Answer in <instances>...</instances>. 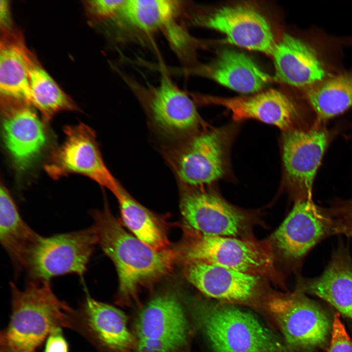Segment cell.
<instances>
[{
    "instance_id": "28",
    "label": "cell",
    "mask_w": 352,
    "mask_h": 352,
    "mask_svg": "<svg viewBox=\"0 0 352 352\" xmlns=\"http://www.w3.org/2000/svg\"><path fill=\"white\" fill-rule=\"evenodd\" d=\"M330 211L334 221L336 234L352 237V199L340 201Z\"/></svg>"
},
{
    "instance_id": "1",
    "label": "cell",
    "mask_w": 352,
    "mask_h": 352,
    "mask_svg": "<svg viewBox=\"0 0 352 352\" xmlns=\"http://www.w3.org/2000/svg\"><path fill=\"white\" fill-rule=\"evenodd\" d=\"M98 244L114 263L118 277L117 302L129 305L139 289L168 274L178 253L167 249H154L122 226L106 205L90 212Z\"/></svg>"
},
{
    "instance_id": "6",
    "label": "cell",
    "mask_w": 352,
    "mask_h": 352,
    "mask_svg": "<svg viewBox=\"0 0 352 352\" xmlns=\"http://www.w3.org/2000/svg\"><path fill=\"white\" fill-rule=\"evenodd\" d=\"M193 232L184 250L187 262L204 261L237 271L268 277L281 285L283 283L275 268L274 254L269 243Z\"/></svg>"
},
{
    "instance_id": "7",
    "label": "cell",
    "mask_w": 352,
    "mask_h": 352,
    "mask_svg": "<svg viewBox=\"0 0 352 352\" xmlns=\"http://www.w3.org/2000/svg\"><path fill=\"white\" fill-rule=\"evenodd\" d=\"M65 139L45 166L54 179L71 174L87 176L115 195L122 187L106 166L94 131L81 123L64 129Z\"/></svg>"
},
{
    "instance_id": "27",
    "label": "cell",
    "mask_w": 352,
    "mask_h": 352,
    "mask_svg": "<svg viewBox=\"0 0 352 352\" xmlns=\"http://www.w3.org/2000/svg\"><path fill=\"white\" fill-rule=\"evenodd\" d=\"M306 98L318 121L343 113L352 107V73L340 74L313 85Z\"/></svg>"
},
{
    "instance_id": "16",
    "label": "cell",
    "mask_w": 352,
    "mask_h": 352,
    "mask_svg": "<svg viewBox=\"0 0 352 352\" xmlns=\"http://www.w3.org/2000/svg\"><path fill=\"white\" fill-rule=\"evenodd\" d=\"M170 159L184 184L198 186L210 183L224 172L222 137L216 131L197 135L173 152Z\"/></svg>"
},
{
    "instance_id": "11",
    "label": "cell",
    "mask_w": 352,
    "mask_h": 352,
    "mask_svg": "<svg viewBox=\"0 0 352 352\" xmlns=\"http://www.w3.org/2000/svg\"><path fill=\"white\" fill-rule=\"evenodd\" d=\"M70 329L101 352H135V337L128 327L125 314L89 296L73 309Z\"/></svg>"
},
{
    "instance_id": "32",
    "label": "cell",
    "mask_w": 352,
    "mask_h": 352,
    "mask_svg": "<svg viewBox=\"0 0 352 352\" xmlns=\"http://www.w3.org/2000/svg\"><path fill=\"white\" fill-rule=\"evenodd\" d=\"M0 23L1 30L12 28L10 6L7 0L0 1Z\"/></svg>"
},
{
    "instance_id": "18",
    "label": "cell",
    "mask_w": 352,
    "mask_h": 352,
    "mask_svg": "<svg viewBox=\"0 0 352 352\" xmlns=\"http://www.w3.org/2000/svg\"><path fill=\"white\" fill-rule=\"evenodd\" d=\"M198 98L204 103L225 108L235 120L256 119L286 132L293 129V124L299 117L293 101L274 89L250 96L224 98L205 95Z\"/></svg>"
},
{
    "instance_id": "12",
    "label": "cell",
    "mask_w": 352,
    "mask_h": 352,
    "mask_svg": "<svg viewBox=\"0 0 352 352\" xmlns=\"http://www.w3.org/2000/svg\"><path fill=\"white\" fill-rule=\"evenodd\" d=\"M193 23L223 34L225 42L272 55L275 43L265 18L250 6L237 5L216 9L194 17Z\"/></svg>"
},
{
    "instance_id": "5",
    "label": "cell",
    "mask_w": 352,
    "mask_h": 352,
    "mask_svg": "<svg viewBox=\"0 0 352 352\" xmlns=\"http://www.w3.org/2000/svg\"><path fill=\"white\" fill-rule=\"evenodd\" d=\"M96 244L92 225L50 237L41 236L26 257L23 271L28 281L49 282L54 277L68 274L82 277Z\"/></svg>"
},
{
    "instance_id": "14",
    "label": "cell",
    "mask_w": 352,
    "mask_h": 352,
    "mask_svg": "<svg viewBox=\"0 0 352 352\" xmlns=\"http://www.w3.org/2000/svg\"><path fill=\"white\" fill-rule=\"evenodd\" d=\"M130 83L143 101L154 123L162 132L182 135L197 127L199 117L193 101L166 72H161L156 86L144 87Z\"/></svg>"
},
{
    "instance_id": "31",
    "label": "cell",
    "mask_w": 352,
    "mask_h": 352,
    "mask_svg": "<svg viewBox=\"0 0 352 352\" xmlns=\"http://www.w3.org/2000/svg\"><path fill=\"white\" fill-rule=\"evenodd\" d=\"M67 343L61 328L54 330L47 337L45 344L44 352H68Z\"/></svg>"
},
{
    "instance_id": "20",
    "label": "cell",
    "mask_w": 352,
    "mask_h": 352,
    "mask_svg": "<svg viewBox=\"0 0 352 352\" xmlns=\"http://www.w3.org/2000/svg\"><path fill=\"white\" fill-rule=\"evenodd\" d=\"M298 289L318 296L352 320V260L346 248L339 246L323 273L301 280Z\"/></svg>"
},
{
    "instance_id": "19",
    "label": "cell",
    "mask_w": 352,
    "mask_h": 352,
    "mask_svg": "<svg viewBox=\"0 0 352 352\" xmlns=\"http://www.w3.org/2000/svg\"><path fill=\"white\" fill-rule=\"evenodd\" d=\"M275 79L294 87L314 85L324 80L327 73L316 51L309 45L287 34L275 44Z\"/></svg>"
},
{
    "instance_id": "15",
    "label": "cell",
    "mask_w": 352,
    "mask_h": 352,
    "mask_svg": "<svg viewBox=\"0 0 352 352\" xmlns=\"http://www.w3.org/2000/svg\"><path fill=\"white\" fill-rule=\"evenodd\" d=\"M330 139L329 132L321 125L286 132L283 142L285 174L299 191L298 198H311L314 177Z\"/></svg>"
},
{
    "instance_id": "13",
    "label": "cell",
    "mask_w": 352,
    "mask_h": 352,
    "mask_svg": "<svg viewBox=\"0 0 352 352\" xmlns=\"http://www.w3.org/2000/svg\"><path fill=\"white\" fill-rule=\"evenodd\" d=\"M337 234L330 210L316 205L311 198H298L288 216L274 234L285 257L301 260L321 240Z\"/></svg>"
},
{
    "instance_id": "22",
    "label": "cell",
    "mask_w": 352,
    "mask_h": 352,
    "mask_svg": "<svg viewBox=\"0 0 352 352\" xmlns=\"http://www.w3.org/2000/svg\"><path fill=\"white\" fill-rule=\"evenodd\" d=\"M30 52L20 31L13 28L1 31L0 98L23 101L30 104L28 65Z\"/></svg>"
},
{
    "instance_id": "24",
    "label": "cell",
    "mask_w": 352,
    "mask_h": 352,
    "mask_svg": "<svg viewBox=\"0 0 352 352\" xmlns=\"http://www.w3.org/2000/svg\"><path fill=\"white\" fill-rule=\"evenodd\" d=\"M183 1L171 0H125L118 16L142 33L164 31L184 10Z\"/></svg>"
},
{
    "instance_id": "9",
    "label": "cell",
    "mask_w": 352,
    "mask_h": 352,
    "mask_svg": "<svg viewBox=\"0 0 352 352\" xmlns=\"http://www.w3.org/2000/svg\"><path fill=\"white\" fill-rule=\"evenodd\" d=\"M2 135L16 167L26 171L35 163L47 145L44 121L26 102L0 98Z\"/></svg>"
},
{
    "instance_id": "8",
    "label": "cell",
    "mask_w": 352,
    "mask_h": 352,
    "mask_svg": "<svg viewBox=\"0 0 352 352\" xmlns=\"http://www.w3.org/2000/svg\"><path fill=\"white\" fill-rule=\"evenodd\" d=\"M189 328L177 297L165 293L151 300L135 324V352H176L188 339Z\"/></svg>"
},
{
    "instance_id": "3",
    "label": "cell",
    "mask_w": 352,
    "mask_h": 352,
    "mask_svg": "<svg viewBox=\"0 0 352 352\" xmlns=\"http://www.w3.org/2000/svg\"><path fill=\"white\" fill-rule=\"evenodd\" d=\"M260 312L272 322L289 348L297 352L323 346L331 331L332 322L328 314L298 289L265 294Z\"/></svg>"
},
{
    "instance_id": "17",
    "label": "cell",
    "mask_w": 352,
    "mask_h": 352,
    "mask_svg": "<svg viewBox=\"0 0 352 352\" xmlns=\"http://www.w3.org/2000/svg\"><path fill=\"white\" fill-rule=\"evenodd\" d=\"M180 208L189 228L204 235L235 237L239 235L245 227L243 215L212 194L183 193Z\"/></svg>"
},
{
    "instance_id": "26",
    "label": "cell",
    "mask_w": 352,
    "mask_h": 352,
    "mask_svg": "<svg viewBox=\"0 0 352 352\" xmlns=\"http://www.w3.org/2000/svg\"><path fill=\"white\" fill-rule=\"evenodd\" d=\"M114 196L123 220L134 235L156 250L168 249L167 235L159 219L121 187Z\"/></svg>"
},
{
    "instance_id": "2",
    "label": "cell",
    "mask_w": 352,
    "mask_h": 352,
    "mask_svg": "<svg viewBox=\"0 0 352 352\" xmlns=\"http://www.w3.org/2000/svg\"><path fill=\"white\" fill-rule=\"evenodd\" d=\"M11 312L0 332V352H37L58 328L70 329L73 308L59 299L49 282L28 281L24 289L10 284Z\"/></svg>"
},
{
    "instance_id": "25",
    "label": "cell",
    "mask_w": 352,
    "mask_h": 352,
    "mask_svg": "<svg viewBox=\"0 0 352 352\" xmlns=\"http://www.w3.org/2000/svg\"><path fill=\"white\" fill-rule=\"evenodd\" d=\"M28 65L30 104L40 111L44 122L50 121L61 111L77 109L74 101L58 86L31 52Z\"/></svg>"
},
{
    "instance_id": "10",
    "label": "cell",
    "mask_w": 352,
    "mask_h": 352,
    "mask_svg": "<svg viewBox=\"0 0 352 352\" xmlns=\"http://www.w3.org/2000/svg\"><path fill=\"white\" fill-rule=\"evenodd\" d=\"M187 262L186 278L203 294L222 304L245 305L260 311L265 294L260 276L201 260Z\"/></svg>"
},
{
    "instance_id": "29",
    "label": "cell",
    "mask_w": 352,
    "mask_h": 352,
    "mask_svg": "<svg viewBox=\"0 0 352 352\" xmlns=\"http://www.w3.org/2000/svg\"><path fill=\"white\" fill-rule=\"evenodd\" d=\"M328 352H352V340L342 322L340 314L334 315Z\"/></svg>"
},
{
    "instance_id": "21",
    "label": "cell",
    "mask_w": 352,
    "mask_h": 352,
    "mask_svg": "<svg viewBox=\"0 0 352 352\" xmlns=\"http://www.w3.org/2000/svg\"><path fill=\"white\" fill-rule=\"evenodd\" d=\"M193 71L243 94L258 92L272 80L249 56L229 49L220 52L212 63Z\"/></svg>"
},
{
    "instance_id": "4",
    "label": "cell",
    "mask_w": 352,
    "mask_h": 352,
    "mask_svg": "<svg viewBox=\"0 0 352 352\" xmlns=\"http://www.w3.org/2000/svg\"><path fill=\"white\" fill-rule=\"evenodd\" d=\"M215 352H285L284 345L251 313L232 305L196 309Z\"/></svg>"
},
{
    "instance_id": "30",
    "label": "cell",
    "mask_w": 352,
    "mask_h": 352,
    "mask_svg": "<svg viewBox=\"0 0 352 352\" xmlns=\"http://www.w3.org/2000/svg\"><path fill=\"white\" fill-rule=\"evenodd\" d=\"M125 0H92L86 2L87 7L97 19L103 20L117 17Z\"/></svg>"
},
{
    "instance_id": "23",
    "label": "cell",
    "mask_w": 352,
    "mask_h": 352,
    "mask_svg": "<svg viewBox=\"0 0 352 352\" xmlns=\"http://www.w3.org/2000/svg\"><path fill=\"white\" fill-rule=\"evenodd\" d=\"M41 236L24 222L8 190L1 183L0 242L16 275L23 271L27 254Z\"/></svg>"
}]
</instances>
